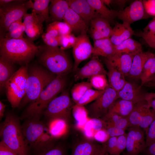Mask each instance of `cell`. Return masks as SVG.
I'll list each match as a JSON object with an SVG mask.
<instances>
[{
  "label": "cell",
  "instance_id": "obj_1",
  "mask_svg": "<svg viewBox=\"0 0 155 155\" xmlns=\"http://www.w3.org/2000/svg\"><path fill=\"white\" fill-rule=\"evenodd\" d=\"M39 46L29 39H7L1 37L0 55L13 64L22 66L28 65L36 55Z\"/></svg>",
  "mask_w": 155,
  "mask_h": 155
},
{
  "label": "cell",
  "instance_id": "obj_2",
  "mask_svg": "<svg viewBox=\"0 0 155 155\" xmlns=\"http://www.w3.org/2000/svg\"><path fill=\"white\" fill-rule=\"evenodd\" d=\"M0 135L1 141L18 155H30L19 119L13 113H6L0 125Z\"/></svg>",
  "mask_w": 155,
  "mask_h": 155
},
{
  "label": "cell",
  "instance_id": "obj_3",
  "mask_svg": "<svg viewBox=\"0 0 155 155\" xmlns=\"http://www.w3.org/2000/svg\"><path fill=\"white\" fill-rule=\"evenodd\" d=\"M21 127L26 142L34 154L54 145L47 127L40 119H27Z\"/></svg>",
  "mask_w": 155,
  "mask_h": 155
},
{
  "label": "cell",
  "instance_id": "obj_4",
  "mask_svg": "<svg viewBox=\"0 0 155 155\" xmlns=\"http://www.w3.org/2000/svg\"><path fill=\"white\" fill-rule=\"evenodd\" d=\"M65 76L57 75L38 98L29 103L22 116V119H40L49 103L63 90L66 83Z\"/></svg>",
  "mask_w": 155,
  "mask_h": 155
},
{
  "label": "cell",
  "instance_id": "obj_5",
  "mask_svg": "<svg viewBox=\"0 0 155 155\" xmlns=\"http://www.w3.org/2000/svg\"><path fill=\"white\" fill-rule=\"evenodd\" d=\"M36 55L39 63L56 75H65L72 68L67 54L59 47L39 46Z\"/></svg>",
  "mask_w": 155,
  "mask_h": 155
},
{
  "label": "cell",
  "instance_id": "obj_6",
  "mask_svg": "<svg viewBox=\"0 0 155 155\" xmlns=\"http://www.w3.org/2000/svg\"><path fill=\"white\" fill-rule=\"evenodd\" d=\"M56 76L40 66L36 65L28 68L26 93L18 107L22 108L36 100Z\"/></svg>",
  "mask_w": 155,
  "mask_h": 155
},
{
  "label": "cell",
  "instance_id": "obj_7",
  "mask_svg": "<svg viewBox=\"0 0 155 155\" xmlns=\"http://www.w3.org/2000/svg\"><path fill=\"white\" fill-rule=\"evenodd\" d=\"M27 65L22 66L16 71L5 85L6 96L13 108L19 107L26 94L28 76Z\"/></svg>",
  "mask_w": 155,
  "mask_h": 155
},
{
  "label": "cell",
  "instance_id": "obj_8",
  "mask_svg": "<svg viewBox=\"0 0 155 155\" xmlns=\"http://www.w3.org/2000/svg\"><path fill=\"white\" fill-rule=\"evenodd\" d=\"M30 8L29 1L14 0L0 7V38L4 37L9 26L13 22L22 19Z\"/></svg>",
  "mask_w": 155,
  "mask_h": 155
},
{
  "label": "cell",
  "instance_id": "obj_9",
  "mask_svg": "<svg viewBox=\"0 0 155 155\" xmlns=\"http://www.w3.org/2000/svg\"><path fill=\"white\" fill-rule=\"evenodd\" d=\"M72 106L69 93L64 91L51 101L43 114L49 120L61 119L67 121L70 116Z\"/></svg>",
  "mask_w": 155,
  "mask_h": 155
},
{
  "label": "cell",
  "instance_id": "obj_10",
  "mask_svg": "<svg viewBox=\"0 0 155 155\" xmlns=\"http://www.w3.org/2000/svg\"><path fill=\"white\" fill-rule=\"evenodd\" d=\"M128 118L129 127H139L146 133L151 124L155 119V111L144 100L135 104Z\"/></svg>",
  "mask_w": 155,
  "mask_h": 155
},
{
  "label": "cell",
  "instance_id": "obj_11",
  "mask_svg": "<svg viewBox=\"0 0 155 155\" xmlns=\"http://www.w3.org/2000/svg\"><path fill=\"white\" fill-rule=\"evenodd\" d=\"M118 98L117 92L108 87L101 96L88 106V114L92 118L102 119L107 114L113 104Z\"/></svg>",
  "mask_w": 155,
  "mask_h": 155
},
{
  "label": "cell",
  "instance_id": "obj_12",
  "mask_svg": "<svg viewBox=\"0 0 155 155\" xmlns=\"http://www.w3.org/2000/svg\"><path fill=\"white\" fill-rule=\"evenodd\" d=\"M143 130L139 127L128 129L126 148L128 155H138L147 148Z\"/></svg>",
  "mask_w": 155,
  "mask_h": 155
},
{
  "label": "cell",
  "instance_id": "obj_13",
  "mask_svg": "<svg viewBox=\"0 0 155 155\" xmlns=\"http://www.w3.org/2000/svg\"><path fill=\"white\" fill-rule=\"evenodd\" d=\"M76 42L73 47L74 59L73 70L75 71L79 65L83 61L89 58L92 55L93 47L87 33L80 34L77 37Z\"/></svg>",
  "mask_w": 155,
  "mask_h": 155
},
{
  "label": "cell",
  "instance_id": "obj_14",
  "mask_svg": "<svg viewBox=\"0 0 155 155\" xmlns=\"http://www.w3.org/2000/svg\"><path fill=\"white\" fill-rule=\"evenodd\" d=\"M150 17L146 13L142 0H135L124 9L118 11L117 17L130 24Z\"/></svg>",
  "mask_w": 155,
  "mask_h": 155
},
{
  "label": "cell",
  "instance_id": "obj_15",
  "mask_svg": "<svg viewBox=\"0 0 155 155\" xmlns=\"http://www.w3.org/2000/svg\"><path fill=\"white\" fill-rule=\"evenodd\" d=\"M23 18L25 32L29 40L32 41L43 33V23L44 21L38 15L32 12L27 13Z\"/></svg>",
  "mask_w": 155,
  "mask_h": 155
},
{
  "label": "cell",
  "instance_id": "obj_16",
  "mask_svg": "<svg viewBox=\"0 0 155 155\" xmlns=\"http://www.w3.org/2000/svg\"><path fill=\"white\" fill-rule=\"evenodd\" d=\"M75 72L74 80L76 81L86 78L90 79L98 74L107 75V71L97 56H93L89 61Z\"/></svg>",
  "mask_w": 155,
  "mask_h": 155
},
{
  "label": "cell",
  "instance_id": "obj_17",
  "mask_svg": "<svg viewBox=\"0 0 155 155\" xmlns=\"http://www.w3.org/2000/svg\"><path fill=\"white\" fill-rule=\"evenodd\" d=\"M69 7L78 14L88 26L94 19L100 17L87 0H67Z\"/></svg>",
  "mask_w": 155,
  "mask_h": 155
},
{
  "label": "cell",
  "instance_id": "obj_18",
  "mask_svg": "<svg viewBox=\"0 0 155 155\" xmlns=\"http://www.w3.org/2000/svg\"><path fill=\"white\" fill-rule=\"evenodd\" d=\"M142 87L135 83L127 81L118 93L119 98L129 101L136 104L145 100L146 93Z\"/></svg>",
  "mask_w": 155,
  "mask_h": 155
},
{
  "label": "cell",
  "instance_id": "obj_19",
  "mask_svg": "<svg viewBox=\"0 0 155 155\" xmlns=\"http://www.w3.org/2000/svg\"><path fill=\"white\" fill-rule=\"evenodd\" d=\"M134 56L125 53H115L111 56L104 58L105 63L113 67L125 77L129 72Z\"/></svg>",
  "mask_w": 155,
  "mask_h": 155
},
{
  "label": "cell",
  "instance_id": "obj_20",
  "mask_svg": "<svg viewBox=\"0 0 155 155\" xmlns=\"http://www.w3.org/2000/svg\"><path fill=\"white\" fill-rule=\"evenodd\" d=\"M90 25V35L94 41L110 38L113 28L108 20L97 17L91 21Z\"/></svg>",
  "mask_w": 155,
  "mask_h": 155
},
{
  "label": "cell",
  "instance_id": "obj_21",
  "mask_svg": "<svg viewBox=\"0 0 155 155\" xmlns=\"http://www.w3.org/2000/svg\"><path fill=\"white\" fill-rule=\"evenodd\" d=\"M106 147V144L100 145L90 141H83L74 146L71 155H99Z\"/></svg>",
  "mask_w": 155,
  "mask_h": 155
},
{
  "label": "cell",
  "instance_id": "obj_22",
  "mask_svg": "<svg viewBox=\"0 0 155 155\" xmlns=\"http://www.w3.org/2000/svg\"><path fill=\"white\" fill-rule=\"evenodd\" d=\"M134 33L130 24L125 22H117L113 28L110 38L112 43L116 45L131 38Z\"/></svg>",
  "mask_w": 155,
  "mask_h": 155
},
{
  "label": "cell",
  "instance_id": "obj_23",
  "mask_svg": "<svg viewBox=\"0 0 155 155\" xmlns=\"http://www.w3.org/2000/svg\"><path fill=\"white\" fill-rule=\"evenodd\" d=\"M63 20L74 33L80 34L87 33L88 26L84 21L70 7L66 13Z\"/></svg>",
  "mask_w": 155,
  "mask_h": 155
},
{
  "label": "cell",
  "instance_id": "obj_24",
  "mask_svg": "<svg viewBox=\"0 0 155 155\" xmlns=\"http://www.w3.org/2000/svg\"><path fill=\"white\" fill-rule=\"evenodd\" d=\"M153 54L142 51L134 55L127 77L133 80L140 79L145 62Z\"/></svg>",
  "mask_w": 155,
  "mask_h": 155
},
{
  "label": "cell",
  "instance_id": "obj_25",
  "mask_svg": "<svg viewBox=\"0 0 155 155\" xmlns=\"http://www.w3.org/2000/svg\"><path fill=\"white\" fill-rule=\"evenodd\" d=\"M92 55L104 58L110 57L115 54L114 45L109 38L94 40Z\"/></svg>",
  "mask_w": 155,
  "mask_h": 155
},
{
  "label": "cell",
  "instance_id": "obj_26",
  "mask_svg": "<svg viewBox=\"0 0 155 155\" xmlns=\"http://www.w3.org/2000/svg\"><path fill=\"white\" fill-rule=\"evenodd\" d=\"M69 7L67 0H51L49 11L51 21L52 22H61Z\"/></svg>",
  "mask_w": 155,
  "mask_h": 155
},
{
  "label": "cell",
  "instance_id": "obj_27",
  "mask_svg": "<svg viewBox=\"0 0 155 155\" xmlns=\"http://www.w3.org/2000/svg\"><path fill=\"white\" fill-rule=\"evenodd\" d=\"M105 64L108 70L107 75L109 86L118 92L127 81L125 76L115 68L108 64Z\"/></svg>",
  "mask_w": 155,
  "mask_h": 155
},
{
  "label": "cell",
  "instance_id": "obj_28",
  "mask_svg": "<svg viewBox=\"0 0 155 155\" xmlns=\"http://www.w3.org/2000/svg\"><path fill=\"white\" fill-rule=\"evenodd\" d=\"M115 53H125L134 56L143 51L141 44L131 38L128 39L119 44L114 45Z\"/></svg>",
  "mask_w": 155,
  "mask_h": 155
},
{
  "label": "cell",
  "instance_id": "obj_29",
  "mask_svg": "<svg viewBox=\"0 0 155 155\" xmlns=\"http://www.w3.org/2000/svg\"><path fill=\"white\" fill-rule=\"evenodd\" d=\"M97 14L110 22L117 17L118 11L108 8L101 0H87Z\"/></svg>",
  "mask_w": 155,
  "mask_h": 155
},
{
  "label": "cell",
  "instance_id": "obj_30",
  "mask_svg": "<svg viewBox=\"0 0 155 155\" xmlns=\"http://www.w3.org/2000/svg\"><path fill=\"white\" fill-rule=\"evenodd\" d=\"M15 71L14 64L0 57V90L1 92L5 90V86L7 82Z\"/></svg>",
  "mask_w": 155,
  "mask_h": 155
},
{
  "label": "cell",
  "instance_id": "obj_31",
  "mask_svg": "<svg viewBox=\"0 0 155 155\" xmlns=\"http://www.w3.org/2000/svg\"><path fill=\"white\" fill-rule=\"evenodd\" d=\"M135 104L131 102L118 98L113 104L108 113H114L127 117L133 110Z\"/></svg>",
  "mask_w": 155,
  "mask_h": 155
},
{
  "label": "cell",
  "instance_id": "obj_32",
  "mask_svg": "<svg viewBox=\"0 0 155 155\" xmlns=\"http://www.w3.org/2000/svg\"><path fill=\"white\" fill-rule=\"evenodd\" d=\"M32 12H34L41 17L46 22H50L49 5L51 0H35L34 2L29 0Z\"/></svg>",
  "mask_w": 155,
  "mask_h": 155
},
{
  "label": "cell",
  "instance_id": "obj_33",
  "mask_svg": "<svg viewBox=\"0 0 155 155\" xmlns=\"http://www.w3.org/2000/svg\"><path fill=\"white\" fill-rule=\"evenodd\" d=\"M66 121L61 119L49 120L47 128L49 133L52 138L63 135L66 129Z\"/></svg>",
  "mask_w": 155,
  "mask_h": 155
},
{
  "label": "cell",
  "instance_id": "obj_34",
  "mask_svg": "<svg viewBox=\"0 0 155 155\" xmlns=\"http://www.w3.org/2000/svg\"><path fill=\"white\" fill-rule=\"evenodd\" d=\"M92 88L90 82H83L75 84L71 89V94L72 99L75 104L88 90Z\"/></svg>",
  "mask_w": 155,
  "mask_h": 155
},
{
  "label": "cell",
  "instance_id": "obj_35",
  "mask_svg": "<svg viewBox=\"0 0 155 155\" xmlns=\"http://www.w3.org/2000/svg\"><path fill=\"white\" fill-rule=\"evenodd\" d=\"M106 75L98 74L90 78V82L92 87L96 90L100 91L104 90L109 87Z\"/></svg>",
  "mask_w": 155,
  "mask_h": 155
},
{
  "label": "cell",
  "instance_id": "obj_36",
  "mask_svg": "<svg viewBox=\"0 0 155 155\" xmlns=\"http://www.w3.org/2000/svg\"><path fill=\"white\" fill-rule=\"evenodd\" d=\"M104 90H93L92 88L88 90L76 104L84 106L95 100L104 92Z\"/></svg>",
  "mask_w": 155,
  "mask_h": 155
},
{
  "label": "cell",
  "instance_id": "obj_37",
  "mask_svg": "<svg viewBox=\"0 0 155 155\" xmlns=\"http://www.w3.org/2000/svg\"><path fill=\"white\" fill-rule=\"evenodd\" d=\"M106 125V122L101 119L92 118L85 124L84 129L92 130L95 133L100 130L105 129Z\"/></svg>",
  "mask_w": 155,
  "mask_h": 155
},
{
  "label": "cell",
  "instance_id": "obj_38",
  "mask_svg": "<svg viewBox=\"0 0 155 155\" xmlns=\"http://www.w3.org/2000/svg\"><path fill=\"white\" fill-rule=\"evenodd\" d=\"M47 27L56 29L59 36L68 34L71 33L72 30L69 25L64 22H55L49 24Z\"/></svg>",
  "mask_w": 155,
  "mask_h": 155
},
{
  "label": "cell",
  "instance_id": "obj_39",
  "mask_svg": "<svg viewBox=\"0 0 155 155\" xmlns=\"http://www.w3.org/2000/svg\"><path fill=\"white\" fill-rule=\"evenodd\" d=\"M65 149L61 144L54 145L52 147L34 155H65Z\"/></svg>",
  "mask_w": 155,
  "mask_h": 155
},
{
  "label": "cell",
  "instance_id": "obj_40",
  "mask_svg": "<svg viewBox=\"0 0 155 155\" xmlns=\"http://www.w3.org/2000/svg\"><path fill=\"white\" fill-rule=\"evenodd\" d=\"M73 112L75 118L79 122L81 123L82 119L86 120L88 114V111L84 106H79L75 104L73 107Z\"/></svg>",
  "mask_w": 155,
  "mask_h": 155
},
{
  "label": "cell",
  "instance_id": "obj_41",
  "mask_svg": "<svg viewBox=\"0 0 155 155\" xmlns=\"http://www.w3.org/2000/svg\"><path fill=\"white\" fill-rule=\"evenodd\" d=\"M155 75V59L153 65L144 72L142 73L140 78L142 87L149 82Z\"/></svg>",
  "mask_w": 155,
  "mask_h": 155
},
{
  "label": "cell",
  "instance_id": "obj_42",
  "mask_svg": "<svg viewBox=\"0 0 155 155\" xmlns=\"http://www.w3.org/2000/svg\"><path fill=\"white\" fill-rule=\"evenodd\" d=\"M127 136V133H125L118 137L114 155H120L126 149Z\"/></svg>",
  "mask_w": 155,
  "mask_h": 155
},
{
  "label": "cell",
  "instance_id": "obj_43",
  "mask_svg": "<svg viewBox=\"0 0 155 155\" xmlns=\"http://www.w3.org/2000/svg\"><path fill=\"white\" fill-rule=\"evenodd\" d=\"M146 133V142L147 147L155 142V119L151 124Z\"/></svg>",
  "mask_w": 155,
  "mask_h": 155
},
{
  "label": "cell",
  "instance_id": "obj_44",
  "mask_svg": "<svg viewBox=\"0 0 155 155\" xmlns=\"http://www.w3.org/2000/svg\"><path fill=\"white\" fill-rule=\"evenodd\" d=\"M58 36L54 37L46 32L43 33L42 35V38L46 45L52 47L59 46Z\"/></svg>",
  "mask_w": 155,
  "mask_h": 155
},
{
  "label": "cell",
  "instance_id": "obj_45",
  "mask_svg": "<svg viewBox=\"0 0 155 155\" xmlns=\"http://www.w3.org/2000/svg\"><path fill=\"white\" fill-rule=\"evenodd\" d=\"M25 31V27L23 23L17 30L10 33H6L4 37L7 39H21L24 38L23 34Z\"/></svg>",
  "mask_w": 155,
  "mask_h": 155
},
{
  "label": "cell",
  "instance_id": "obj_46",
  "mask_svg": "<svg viewBox=\"0 0 155 155\" xmlns=\"http://www.w3.org/2000/svg\"><path fill=\"white\" fill-rule=\"evenodd\" d=\"M145 10L150 17L155 16V0H142Z\"/></svg>",
  "mask_w": 155,
  "mask_h": 155
},
{
  "label": "cell",
  "instance_id": "obj_47",
  "mask_svg": "<svg viewBox=\"0 0 155 155\" xmlns=\"http://www.w3.org/2000/svg\"><path fill=\"white\" fill-rule=\"evenodd\" d=\"M138 34L150 36L155 35V16L149 22L143 31Z\"/></svg>",
  "mask_w": 155,
  "mask_h": 155
},
{
  "label": "cell",
  "instance_id": "obj_48",
  "mask_svg": "<svg viewBox=\"0 0 155 155\" xmlns=\"http://www.w3.org/2000/svg\"><path fill=\"white\" fill-rule=\"evenodd\" d=\"M110 137H118L125 133V130L116 127L106 126L105 129Z\"/></svg>",
  "mask_w": 155,
  "mask_h": 155
},
{
  "label": "cell",
  "instance_id": "obj_49",
  "mask_svg": "<svg viewBox=\"0 0 155 155\" xmlns=\"http://www.w3.org/2000/svg\"><path fill=\"white\" fill-rule=\"evenodd\" d=\"M118 137H113L109 138L107 142L106 143V152L111 155H114Z\"/></svg>",
  "mask_w": 155,
  "mask_h": 155
},
{
  "label": "cell",
  "instance_id": "obj_50",
  "mask_svg": "<svg viewBox=\"0 0 155 155\" xmlns=\"http://www.w3.org/2000/svg\"><path fill=\"white\" fill-rule=\"evenodd\" d=\"M94 138L98 141L103 142L107 141L110 137L105 129H102L96 132Z\"/></svg>",
  "mask_w": 155,
  "mask_h": 155
},
{
  "label": "cell",
  "instance_id": "obj_51",
  "mask_svg": "<svg viewBox=\"0 0 155 155\" xmlns=\"http://www.w3.org/2000/svg\"><path fill=\"white\" fill-rule=\"evenodd\" d=\"M58 38L61 49L64 50L70 48L68 34L59 36Z\"/></svg>",
  "mask_w": 155,
  "mask_h": 155
},
{
  "label": "cell",
  "instance_id": "obj_52",
  "mask_svg": "<svg viewBox=\"0 0 155 155\" xmlns=\"http://www.w3.org/2000/svg\"><path fill=\"white\" fill-rule=\"evenodd\" d=\"M145 100L150 107L155 111V93H146Z\"/></svg>",
  "mask_w": 155,
  "mask_h": 155
},
{
  "label": "cell",
  "instance_id": "obj_53",
  "mask_svg": "<svg viewBox=\"0 0 155 155\" xmlns=\"http://www.w3.org/2000/svg\"><path fill=\"white\" fill-rule=\"evenodd\" d=\"M0 155H18L2 141L0 142Z\"/></svg>",
  "mask_w": 155,
  "mask_h": 155
},
{
  "label": "cell",
  "instance_id": "obj_54",
  "mask_svg": "<svg viewBox=\"0 0 155 155\" xmlns=\"http://www.w3.org/2000/svg\"><path fill=\"white\" fill-rule=\"evenodd\" d=\"M138 35L142 37L149 46L155 49V35L148 36L138 34Z\"/></svg>",
  "mask_w": 155,
  "mask_h": 155
},
{
  "label": "cell",
  "instance_id": "obj_55",
  "mask_svg": "<svg viewBox=\"0 0 155 155\" xmlns=\"http://www.w3.org/2000/svg\"><path fill=\"white\" fill-rule=\"evenodd\" d=\"M22 19L12 23L9 27L7 32L6 33H10L18 29L23 24Z\"/></svg>",
  "mask_w": 155,
  "mask_h": 155
},
{
  "label": "cell",
  "instance_id": "obj_56",
  "mask_svg": "<svg viewBox=\"0 0 155 155\" xmlns=\"http://www.w3.org/2000/svg\"><path fill=\"white\" fill-rule=\"evenodd\" d=\"M144 152L146 155H155V142L147 147Z\"/></svg>",
  "mask_w": 155,
  "mask_h": 155
},
{
  "label": "cell",
  "instance_id": "obj_57",
  "mask_svg": "<svg viewBox=\"0 0 155 155\" xmlns=\"http://www.w3.org/2000/svg\"><path fill=\"white\" fill-rule=\"evenodd\" d=\"M70 48L73 47L76 44L77 38L71 33L68 34Z\"/></svg>",
  "mask_w": 155,
  "mask_h": 155
},
{
  "label": "cell",
  "instance_id": "obj_58",
  "mask_svg": "<svg viewBox=\"0 0 155 155\" xmlns=\"http://www.w3.org/2000/svg\"><path fill=\"white\" fill-rule=\"evenodd\" d=\"M6 105L0 101V119H1L4 116Z\"/></svg>",
  "mask_w": 155,
  "mask_h": 155
},
{
  "label": "cell",
  "instance_id": "obj_59",
  "mask_svg": "<svg viewBox=\"0 0 155 155\" xmlns=\"http://www.w3.org/2000/svg\"><path fill=\"white\" fill-rule=\"evenodd\" d=\"M144 85L149 87L155 88V75L151 80Z\"/></svg>",
  "mask_w": 155,
  "mask_h": 155
},
{
  "label": "cell",
  "instance_id": "obj_60",
  "mask_svg": "<svg viewBox=\"0 0 155 155\" xmlns=\"http://www.w3.org/2000/svg\"><path fill=\"white\" fill-rule=\"evenodd\" d=\"M104 4L105 5H109L112 2V1L111 0H102Z\"/></svg>",
  "mask_w": 155,
  "mask_h": 155
},
{
  "label": "cell",
  "instance_id": "obj_61",
  "mask_svg": "<svg viewBox=\"0 0 155 155\" xmlns=\"http://www.w3.org/2000/svg\"><path fill=\"white\" fill-rule=\"evenodd\" d=\"M124 155H128L126 153H125Z\"/></svg>",
  "mask_w": 155,
  "mask_h": 155
}]
</instances>
